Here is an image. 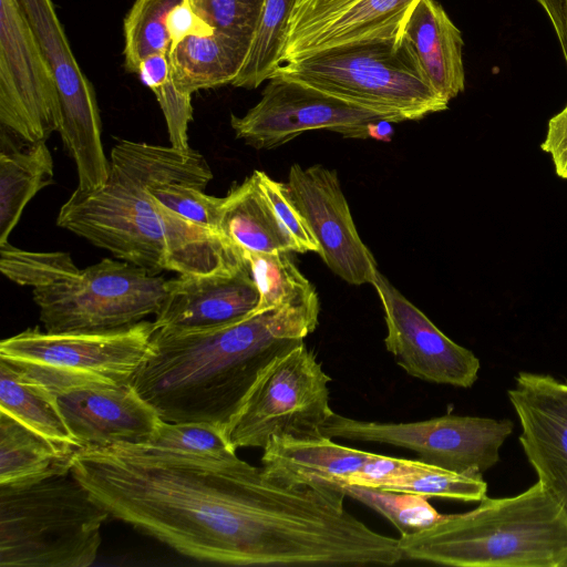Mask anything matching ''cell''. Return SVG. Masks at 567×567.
<instances>
[{"mask_svg": "<svg viewBox=\"0 0 567 567\" xmlns=\"http://www.w3.org/2000/svg\"><path fill=\"white\" fill-rule=\"evenodd\" d=\"M165 24L171 38L169 52L188 37H208L216 31L190 8L186 0H182L172 8L166 16Z\"/></svg>", "mask_w": 567, "mask_h": 567, "instance_id": "obj_37", "label": "cell"}, {"mask_svg": "<svg viewBox=\"0 0 567 567\" xmlns=\"http://www.w3.org/2000/svg\"><path fill=\"white\" fill-rule=\"evenodd\" d=\"M212 178L205 157L190 147L122 140L111 150L106 181L91 190L76 188L56 224L153 275L233 272L247 266L238 247L172 212L151 193L164 182L206 188Z\"/></svg>", "mask_w": 567, "mask_h": 567, "instance_id": "obj_2", "label": "cell"}, {"mask_svg": "<svg viewBox=\"0 0 567 567\" xmlns=\"http://www.w3.org/2000/svg\"><path fill=\"white\" fill-rule=\"evenodd\" d=\"M182 0H135L124 18V63L136 73L141 62L155 53L168 54L171 38L166 29L167 13Z\"/></svg>", "mask_w": 567, "mask_h": 567, "instance_id": "obj_30", "label": "cell"}, {"mask_svg": "<svg viewBox=\"0 0 567 567\" xmlns=\"http://www.w3.org/2000/svg\"><path fill=\"white\" fill-rule=\"evenodd\" d=\"M287 184L329 269L348 284L372 285L377 261L359 236L337 172L319 164H293Z\"/></svg>", "mask_w": 567, "mask_h": 567, "instance_id": "obj_15", "label": "cell"}, {"mask_svg": "<svg viewBox=\"0 0 567 567\" xmlns=\"http://www.w3.org/2000/svg\"><path fill=\"white\" fill-rule=\"evenodd\" d=\"M164 114L171 146L188 150V124L193 120L192 95L181 93L172 79L153 91Z\"/></svg>", "mask_w": 567, "mask_h": 567, "instance_id": "obj_36", "label": "cell"}, {"mask_svg": "<svg viewBox=\"0 0 567 567\" xmlns=\"http://www.w3.org/2000/svg\"><path fill=\"white\" fill-rule=\"evenodd\" d=\"M48 61L59 90V134L73 158L78 188L101 186L109 175V159L101 140V117L95 91L73 55L52 0H17Z\"/></svg>", "mask_w": 567, "mask_h": 567, "instance_id": "obj_11", "label": "cell"}, {"mask_svg": "<svg viewBox=\"0 0 567 567\" xmlns=\"http://www.w3.org/2000/svg\"><path fill=\"white\" fill-rule=\"evenodd\" d=\"M102 449L124 457L151 462L219 464L238 457L224 426L200 422L174 423L163 420L157 431L144 442Z\"/></svg>", "mask_w": 567, "mask_h": 567, "instance_id": "obj_25", "label": "cell"}, {"mask_svg": "<svg viewBox=\"0 0 567 567\" xmlns=\"http://www.w3.org/2000/svg\"><path fill=\"white\" fill-rule=\"evenodd\" d=\"M333 484L346 496L367 505L385 517L399 530L400 536L422 530L443 516L425 496L358 484Z\"/></svg>", "mask_w": 567, "mask_h": 567, "instance_id": "obj_32", "label": "cell"}, {"mask_svg": "<svg viewBox=\"0 0 567 567\" xmlns=\"http://www.w3.org/2000/svg\"><path fill=\"white\" fill-rule=\"evenodd\" d=\"M109 517L71 472L0 486V566H91Z\"/></svg>", "mask_w": 567, "mask_h": 567, "instance_id": "obj_7", "label": "cell"}, {"mask_svg": "<svg viewBox=\"0 0 567 567\" xmlns=\"http://www.w3.org/2000/svg\"><path fill=\"white\" fill-rule=\"evenodd\" d=\"M56 401L81 447L137 444L150 439L163 422L132 383L75 386L59 392Z\"/></svg>", "mask_w": 567, "mask_h": 567, "instance_id": "obj_17", "label": "cell"}, {"mask_svg": "<svg viewBox=\"0 0 567 567\" xmlns=\"http://www.w3.org/2000/svg\"><path fill=\"white\" fill-rule=\"evenodd\" d=\"M79 449L58 444L0 412V486H24L69 474Z\"/></svg>", "mask_w": 567, "mask_h": 567, "instance_id": "obj_24", "label": "cell"}, {"mask_svg": "<svg viewBox=\"0 0 567 567\" xmlns=\"http://www.w3.org/2000/svg\"><path fill=\"white\" fill-rule=\"evenodd\" d=\"M318 317L317 310L272 309L209 329L157 328L132 385L166 422L225 427L260 372L302 343Z\"/></svg>", "mask_w": 567, "mask_h": 567, "instance_id": "obj_3", "label": "cell"}, {"mask_svg": "<svg viewBox=\"0 0 567 567\" xmlns=\"http://www.w3.org/2000/svg\"><path fill=\"white\" fill-rule=\"evenodd\" d=\"M296 0H266L258 28L246 60L233 85L256 89L275 75L281 63V51L291 10Z\"/></svg>", "mask_w": 567, "mask_h": 567, "instance_id": "obj_29", "label": "cell"}, {"mask_svg": "<svg viewBox=\"0 0 567 567\" xmlns=\"http://www.w3.org/2000/svg\"><path fill=\"white\" fill-rule=\"evenodd\" d=\"M372 286L383 308L385 348L409 375L463 389L475 383L481 363L471 350L444 334L381 272Z\"/></svg>", "mask_w": 567, "mask_h": 567, "instance_id": "obj_14", "label": "cell"}, {"mask_svg": "<svg viewBox=\"0 0 567 567\" xmlns=\"http://www.w3.org/2000/svg\"><path fill=\"white\" fill-rule=\"evenodd\" d=\"M71 473L120 519L193 559L233 566H373L385 536L333 483L291 484L239 457L151 462L78 450Z\"/></svg>", "mask_w": 567, "mask_h": 567, "instance_id": "obj_1", "label": "cell"}, {"mask_svg": "<svg viewBox=\"0 0 567 567\" xmlns=\"http://www.w3.org/2000/svg\"><path fill=\"white\" fill-rule=\"evenodd\" d=\"M508 400L519 424V442L538 481L567 513V405L519 372Z\"/></svg>", "mask_w": 567, "mask_h": 567, "instance_id": "obj_19", "label": "cell"}, {"mask_svg": "<svg viewBox=\"0 0 567 567\" xmlns=\"http://www.w3.org/2000/svg\"><path fill=\"white\" fill-rule=\"evenodd\" d=\"M429 85L447 103L465 87L461 31L435 0H419L403 25Z\"/></svg>", "mask_w": 567, "mask_h": 567, "instance_id": "obj_20", "label": "cell"}, {"mask_svg": "<svg viewBox=\"0 0 567 567\" xmlns=\"http://www.w3.org/2000/svg\"><path fill=\"white\" fill-rule=\"evenodd\" d=\"M275 75L384 115L393 123L421 120L449 106L426 82L403 28L285 63Z\"/></svg>", "mask_w": 567, "mask_h": 567, "instance_id": "obj_6", "label": "cell"}, {"mask_svg": "<svg viewBox=\"0 0 567 567\" xmlns=\"http://www.w3.org/2000/svg\"><path fill=\"white\" fill-rule=\"evenodd\" d=\"M156 330L147 320L93 332L28 329L1 341L0 359L55 395L81 385H123L132 383Z\"/></svg>", "mask_w": 567, "mask_h": 567, "instance_id": "obj_8", "label": "cell"}, {"mask_svg": "<svg viewBox=\"0 0 567 567\" xmlns=\"http://www.w3.org/2000/svg\"><path fill=\"white\" fill-rule=\"evenodd\" d=\"M393 122L388 120H380L371 124L369 130L370 138L390 141L393 134Z\"/></svg>", "mask_w": 567, "mask_h": 567, "instance_id": "obj_42", "label": "cell"}, {"mask_svg": "<svg viewBox=\"0 0 567 567\" xmlns=\"http://www.w3.org/2000/svg\"><path fill=\"white\" fill-rule=\"evenodd\" d=\"M218 231L240 250L300 252L255 173L221 197Z\"/></svg>", "mask_w": 567, "mask_h": 567, "instance_id": "obj_22", "label": "cell"}, {"mask_svg": "<svg viewBox=\"0 0 567 567\" xmlns=\"http://www.w3.org/2000/svg\"><path fill=\"white\" fill-rule=\"evenodd\" d=\"M379 488L464 502H481L487 493L482 476L452 472L421 460H411L402 474Z\"/></svg>", "mask_w": 567, "mask_h": 567, "instance_id": "obj_31", "label": "cell"}, {"mask_svg": "<svg viewBox=\"0 0 567 567\" xmlns=\"http://www.w3.org/2000/svg\"><path fill=\"white\" fill-rule=\"evenodd\" d=\"M254 173L278 218L298 245L300 252L313 251L319 254V244L293 202L288 184L275 181L261 171H254Z\"/></svg>", "mask_w": 567, "mask_h": 567, "instance_id": "obj_35", "label": "cell"}, {"mask_svg": "<svg viewBox=\"0 0 567 567\" xmlns=\"http://www.w3.org/2000/svg\"><path fill=\"white\" fill-rule=\"evenodd\" d=\"M137 75L152 92L171 80L168 54L155 53L146 56L140 64Z\"/></svg>", "mask_w": 567, "mask_h": 567, "instance_id": "obj_39", "label": "cell"}, {"mask_svg": "<svg viewBox=\"0 0 567 567\" xmlns=\"http://www.w3.org/2000/svg\"><path fill=\"white\" fill-rule=\"evenodd\" d=\"M547 13L567 66V0H535Z\"/></svg>", "mask_w": 567, "mask_h": 567, "instance_id": "obj_40", "label": "cell"}, {"mask_svg": "<svg viewBox=\"0 0 567 567\" xmlns=\"http://www.w3.org/2000/svg\"><path fill=\"white\" fill-rule=\"evenodd\" d=\"M403 558L457 567H567V513L537 481L398 538Z\"/></svg>", "mask_w": 567, "mask_h": 567, "instance_id": "obj_4", "label": "cell"}, {"mask_svg": "<svg viewBox=\"0 0 567 567\" xmlns=\"http://www.w3.org/2000/svg\"><path fill=\"white\" fill-rule=\"evenodd\" d=\"M61 104L53 72L17 0H0V123L25 143L58 131Z\"/></svg>", "mask_w": 567, "mask_h": 567, "instance_id": "obj_12", "label": "cell"}, {"mask_svg": "<svg viewBox=\"0 0 567 567\" xmlns=\"http://www.w3.org/2000/svg\"><path fill=\"white\" fill-rule=\"evenodd\" d=\"M520 373L526 380L548 391L567 405V383L560 382L547 374H538L532 372Z\"/></svg>", "mask_w": 567, "mask_h": 567, "instance_id": "obj_41", "label": "cell"}, {"mask_svg": "<svg viewBox=\"0 0 567 567\" xmlns=\"http://www.w3.org/2000/svg\"><path fill=\"white\" fill-rule=\"evenodd\" d=\"M259 291L247 266L225 274L179 275L166 282L157 328L187 331L240 321L254 315Z\"/></svg>", "mask_w": 567, "mask_h": 567, "instance_id": "obj_18", "label": "cell"}, {"mask_svg": "<svg viewBox=\"0 0 567 567\" xmlns=\"http://www.w3.org/2000/svg\"><path fill=\"white\" fill-rule=\"evenodd\" d=\"M262 450L264 471L291 484L346 483L371 456V452L338 444L324 435L276 436Z\"/></svg>", "mask_w": 567, "mask_h": 567, "instance_id": "obj_21", "label": "cell"}, {"mask_svg": "<svg viewBox=\"0 0 567 567\" xmlns=\"http://www.w3.org/2000/svg\"><path fill=\"white\" fill-rule=\"evenodd\" d=\"M542 150L551 156L556 174L567 179V105L549 120Z\"/></svg>", "mask_w": 567, "mask_h": 567, "instance_id": "obj_38", "label": "cell"}, {"mask_svg": "<svg viewBox=\"0 0 567 567\" xmlns=\"http://www.w3.org/2000/svg\"><path fill=\"white\" fill-rule=\"evenodd\" d=\"M54 183V164L45 142L18 141L1 127L0 245L8 243L28 203Z\"/></svg>", "mask_w": 567, "mask_h": 567, "instance_id": "obj_23", "label": "cell"}, {"mask_svg": "<svg viewBox=\"0 0 567 567\" xmlns=\"http://www.w3.org/2000/svg\"><path fill=\"white\" fill-rule=\"evenodd\" d=\"M248 51L247 45L217 31L208 37H188L168 53L171 79L181 93L188 95L231 84Z\"/></svg>", "mask_w": 567, "mask_h": 567, "instance_id": "obj_26", "label": "cell"}, {"mask_svg": "<svg viewBox=\"0 0 567 567\" xmlns=\"http://www.w3.org/2000/svg\"><path fill=\"white\" fill-rule=\"evenodd\" d=\"M217 32L250 49L266 0H186Z\"/></svg>", "mask_w": 567, "mask_h": 567, "instance_id": "obj_33", "label": "cell"}, {"mask_svg": "<svg viewBox=\"0 0 567 567\" xmlns=\"http://www.w3.org/2000/svg\"><path fill=\"white\" fill-rule=\"evenodd\" d=\"M419 0H296L291 10L281 63L401 30Z\"/></svg>", "mask_w": 567, "mask_h": 567, "instance_id": "obj_16", "label": "cell"}, {"mask_svg": "<svg viewBox=\"0 0 567 567\" xmlns=\"http://www.w3.org/2000/svg\"><path fill=\"white\" fill-rule=\"evenodd\" d=\"M241 251L259 291L255 313L272 309L319 311L316 288L300 272L289 252Z\"/></svg>", "mask_w": 567, "mask_h": 567, "instance_id": "obj_28", "label": "cell"}, {"mask_svg": "<svg viewBox=\"0 0 567 567\" xmlns=\"http://www.w3.org/2000/svg\"><path fill=\"white\" fill-rule=\"evenodd\" d=\"M513 427L508 419L483 416L445 414L424 421L394 423L355 420L333 412L323 425L322 434L408 449L427 464L482 476L499 461V450Z\"/></svg>", "mask_w": 567, "mask_h": 567, "instance_id": "obj_10", "label": "cell"}, {"mask_svg": "<svg viewBox=\"0 0 567 567\" xmlns=\"http://www.w3.org/2000/svg\"><path fill=\"white\" fill-rule=\"evenodd\" d=\"M380 120L391 121L301 82L275 75L255 106L244 116L230 115V125L236 137L246 144L270 150L313 130L369 138L371 124Z\"/></svg>", "mask_w": 567, "mask_h": 567, "instance_id": "obj_13", "label": "cell"}, {"mask_svg": "<svg viewBox=\"0 0 567 567\" xmlns=\"http://www.w3.org/2000/svg\"><path fill=\"white\" fill-rule=\"evenodd\" d=\"M205 188L182 182H164L151 187L162 205L177 215L217 233L221 197L207 195Z\"/></svg>", "mask_w": 567, "mask_h": 567, "instance_id": "obj_34", "label": "cell"}, {"mask_svg": "<svg viewBox=\"0 0 567 567\" xmlns=\"http://www.w3.org/2000/svg\"><path fill=\"white\" fill-rule=\"evenodd\" d=\"M0 270L32 288L49 332L106 331L156 315L165 296L163 276L124 260L103 258L79 269L64 251L35 252L0 245Z\"/></svg>", "mask_w": 567, "mask_h": 567, "instance_id": "obj_5", "label": "cell"}, {"mask_svg": "<svg viewBox=\"0 0 567 567\" xmlns=\"http://www.w3.org/2000/svg\"><path fill=\"white\" fill-rule=\"evenodd\" d=\"M330 377L305 342L276 357L225 426L230 445L264 449L272 437H318L334 411Z\"/></svg>", "mask_w": 567, "mask_h": 567, "instance_id": "obj_9", "label": "cell"}, {"mask_svg": "<svg viewBox=\"0 0 567 567\" xmlns=\"http://www.w3.org/2000/svg\"><path fill=\"white\" fill-rule=\"evenodd\" d=\"M0 409L58 444L81 447L65 423L56 395L2 359Z\"/></svg>", "mask_w": 567, "mask_h": 567, "instance_id": "obj_27", "label": "cell"}]
</instances>
